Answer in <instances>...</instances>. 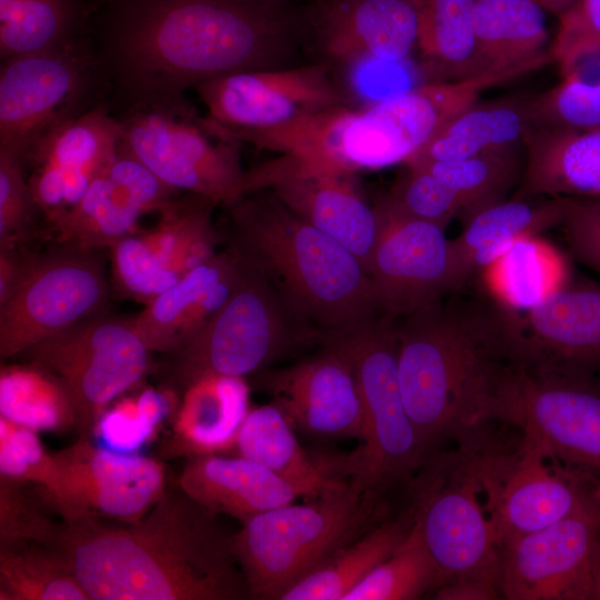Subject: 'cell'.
Masks as SVG:
<instances>
[{"mask_svg":"<svg viewBox=\"0 0 600 600\" xmlns=\"http://www.w3.org/2000/svg\"><path fill=\"white\" fill-rule=\"evenodd\" d=\"M529 101L530 98L514 96L477 100L449 120L406 163L451 161L523 146L531 126Z\"/></svg>","mask_w":600,"mask_h":600,"instance_id":"obj_32","label":"cell"},{"mask_svg":"<svg viewBox=\"0 0 600 600\" xmlns=\"http://www.w3.org/2000/svg\"><path fill=\"white\" fill-rule=\"evenodd\" d=\"M266 1H270V2H276V3H280L281 0H266Z\"/></svg>","mask_w":600,"mask_h":600,"instance_id":"obj_55","label":"cell"},{"mask_svg":"<svg viewBox=\"0 0 600 600\" xmlns=\"http://www.w3.org/2000/svg\"><path fill=\"white\" fill-rule=\"evenodd\" d=\"M170 411L167 396L152 388L118 400L101 416L94 438L109 449L136 452Z\"/></svg>","mask_w":600,"mask_h":600,"instance_id":"obj_45","label":"cell"},{"mask_svg":"<svg viewBox=\"0 0 600 600\" xmlns=\"http://www.w3.org/2000/svg\"><path fill=\"white\" fill-rule=\"evenodd\" d=\"M38 211L21 157L0 148V246L22 242Z\"/></svg>","mask_w":600,"mask_h":600,"instance_id":"obj_48","label":"cell"},{"mask_svg":"<svg viewBox=\"0 0 600 600\" xmlns=\"http://www.w3.org/2000/svg\"><path fill=\"white\" fill-rule=\"evenodd\" d=\"M216 206L193 193L177 194L152 228L109 248L117 291L147 304L216 253L224 238L212 222Z\"/></svg>","mask_w":600,"mask_h":600,"instance_id":"obj_15","label":"cell"},{"mask_svg":"<svg viewBox=\"0 0 600 600\" xmlns=\"http://www.w3.org/2000/svg\"><path fill=\"white\" fill-rule=\"evenodd\" d=\"M0 600H90L56 543L0 541Z\"/></svg>","mask_w":600,"mask_h":600,"instance_id":"obj_36","label":"cell"},{"mask_svg":"<svg viewBox=\"0 0 600 600\" xmlns=\"http://www.w3.org/2000/svg\"><path fill=\"white\" fill-rule=\"evenodd\" d=\"M0 417L36 432L74 427L71 402L61 382L30 361L1 367Z\"/></svg>","mask_w":600,"mask_h":600,"instance_id":"obj_40","label":"cell"},{"mask_svg":"<svg viewBox=\"0 0 600 600\" xmlns=\"http://www.w3.org/2000/svg\"><path fill=\"white\" fill-rule=\"evenodd\" d=\"M412 527V514L407 509L397 518L368 529L330 554L287 590L280 600H343L406 541Z\"/></svg>","mask_w":600,"mask_h":600,"instance_id":"obj_35","label":"cell"},{"mask_svg":"<svg viewBox=\"0 0 600 600\" xmlns=\"http://www.w3.org/2000/svg\"><path fill=\"white\" fill-rule=\"evenodd\" d=\"M120 144L162 182L226 208L244 196L240 141L213 132L184 99L127 108Z\"/></svg>","mask_w":600,"mask_h":600,"instance_id":"obj_10","label":"cell"},{"mask_svg":"<svg viewBox=\"0 0 600 600\" xmlns=\"http://www.w3.org/2000/svg\"><path fill=\"white\" fill-rule=\"evenodd\" d=\"M591 600H600V547L596 552L591 568Z\"/></svg>","mask_w":600,"mask_h":600,"instance_id":"obj_53","label":"cell"},{"mask_svg":"<svg viewBox=\"0 0 600 600\" xmlns=\"http://www.w3.org/2000/svg\"><path fill=\"white\" fill-rule=\"evenodd\" d=\"M381 200L404 217L443 229L461 214V204L453 190L420 164H406V170Z\"/></svg>","mask_w":600,"mask_h":600,"instance_id":"obj_46","label":"cell"},{"mask_svg":"<svg viewBox=\"0 0 600 600\" xmlns=\"http://www.w3.org/2000/svg\"><path fill=\"white\" fill-rule=\"evenodd\" d=\"M523 146L488 151L472 157L420 164L446 182L461 204L460 219L467 222L479 211L501 202L520 180L526 164Z\"/></svg>","mask_w":600,"mask_h":600,"instance_id":"obj_39","label":"cell"},{"mask_svg":"<svg viewBox=\"0 0 600 600\" xmlns=\"http://www.w3.org/2000/svg\"><path fill=\"white\" fill-rule=\"evenodd\" d=\"M351 363L363 408V438L356 451L329 466L332 474L382 499L392 487L411 480L430 456L403 402L398 377V319L380 313L353 328L322 333Z\"/></svg>","mask_w":600,"mask_h":600,"instance_id":"obj_6","label":"cell"},{"mask_svg":"<svg viewBox=\"0 0 600 600\" xmlns=\"http://www.w3.org/2000/svg\"><path fill=\"white\" fill-rule=\"evenodd\" d=\"M177 487L216 516L246 523L303 497L291 482L248 458L218 453L187 458Z\"/></svg>","mask_w":600,"mask_h":600,"instance_id":"obj_28","label":"cell"},{"mask_svg":"<svg viewBox=\"0 0 600 600\" xmlns=\"http://www.w3.org/2000/svg\"><path fill=\"white\" fill-rule=\"evenodd\" d=\"M249 393L241 377L209 374L188 384L161 454L190 458L233 448L250 410Z\"/></svg>","mask_w":600,"mask_h":600,"instance_id":"obj_31","label":"cell"},{"mask_svg":"<svg viewBox=\"0 0 600 600\" xmlns=\"http://www.w3.org/2000/svg\"><path fill=\"white\" fill-rule=\"evenodd\" d=\"M0 476L36 487L56 512L59 473L36 431L0 417Z\"/></svg>","mask_w":600,"mask_h":600,"instance_id":"obj_44","label":"cell"},{"mask_svg":"<svg viewBox=\"0 0 600 600\" xmlns=\"http://www.w3.org/2000/svg\"><path fill=\"white\" fill-rule=\"evenodd\" d=\"M227 209V249L261 271L319 334L383 313L361 261L270 191L246 194Z\"/></svg>","mask_w":600,"mask_h":600,"instance_id":"obj_4","label":"cell"},{"mask_svg":"<svg viewBox=\"0 0 600 600\" xmlns=\"http://www.w3.org/2000/svg\"><path fill=\"white\" fill-rule=\"evenodd\" d=\"M523 74L514 67L423 83L363 108L338 104L233 139L351 173L404 164L483 91Z\"/></svg>","mask_w":600,"mask_h":600,"instance_id":"obj_5","label":"cell"},{"mask_svg":"<svg viewBox=\"0 0 600 600\" xmlns=\"http://www.w3.org/2000/svg\"><path fill=\"white\" fill-rule=\"evenodd\" d=\"M600 547V496L570 516L503 544L500 591L509 600H591Z\"/></svg>","mask_w":600,"mask_h":600,"instance_id":"obj_17","label":"cell"},{"mask_svg":"<svg viewBox=\"0 0 600 600\" xmlns=\"http://www.w3.org/2000/svg\"><path fill=\"white\" fill-rule=\"evenodd\" d=\"M239 260V274L224 304L168 353L171 376L182 389L209 374L244 378L297 348L318 344L320 334L296 316L268 278Z\"/></svg>","mask_w":600,"mask_h":600,"instance_id":"obj_9","label":"cell"},{"mask_svg":"<svg viewBox=\"0 0 600 600\" xmlns=\"http://www.w3.org/2000/svg\"><path fill=\"white\" fill-rule=\"evenodd\" d=\"M514 198L600 199V126H530Z\"/></svg>","mask_w":600,"mask_h":600,"instance_id":"obj_29","label":"cell"},{"mask_svg":"<svg viewBox=\"0 0 600 600\" xmlns=\"http://www.w3.org/2000/svg\"><path fill=\"white\" fill-rule=\"evenodd\" d=\"M120 138L119 119L99 103L51 129L26 152L29 186L48 223L80 200Z\"/></svg>","mask_w":600,"mask_h":600,"instance_id":"obj_23","label":"cell"},{"mask_svg":"<svg viewBox=\"0 0 600 600\" xmlns=\"http://www.w3.org/2000/svg\"><path fill=\"white\" fill-rule=\"evenodd\" d=\"M52 454L59 473L54 509L64 520L96 517L136 523L168 487L157 460L98 446L93 439L79 437Z\"/></svg>","mask_w":600,"mask_h":600,"instance_id":"obj_16","label":"cell"},{"mask_svg":"<svg viewBox=\"0 0 600 600\" xmlns=\"http://www.w3.org/2000/svg\"><path fill=\"white\" fill-rule=\"evenodd\" d=\"M194 89L207 109L208 127L228 138L282 127L341 104L327 68L320 64L236 72Z\"/></svg>","mask_w":600,"mask_h":600,"instance_id":"obj_18","label":"cell"},{"mask_svg":"<svg viewBox=\"0 0 600 600\" xmlns=\"http://www.w3.org/2000/svg\"><path fill=\"white\" fill-rule=\"evenodd\" d=\"M262 190L340 242L368 272L379 226L374 207L357 188L354 173L280 154L246 170L244 196Z\"/></svg>","mask_w":600,"mask_h":600,"instance_id":"obj_19","label":"cell"},{"mask_svg":"<svg viewBox=\"0 0 600 600\" xmlns=\"http://www.w3.org/2000/svg\"><path fill=\"white\" fill-rule=\"evenodd\" d=\"M564 207L563 197L513 198L472 216L462 232L450 240L452 292L490 269L519 239L559 228Z\"/></svg>","mask_w":600,"mask_h":600,"instance_id":"obj_30","label":"cell"},{"mask_svg":"<svg viewBox=\"0 0 600 600\" xmlns=\"http://www.w3.org/2000/svg\"><path fill=\"white\" fill-rule=\"evenodd\" d=\"M109 283L99 251L59 244L39 254L18 290L0 304V356L36 343L102 312Z\"/></svg>","mask_w":600,"mask_h":600,"instance_id":"obj_13","label":"cell"},{"mask_svg":"<svg viewBox=\"0 0 600 600\" xmlns=\"http://www.w3.org/2000/svg\"><path fill=\"white\" fill-rule=\"evenodd\" d=\"M100 1H102V0H100Z\"/></svg>","mask_w":600,"mask_h":600,"instance_id":"obj_57","label":"cell"},{"mask_svg":"<svg viewBox=\"0 0 600 600\" xmlns=\"http://www.w3.org/2000/svg\"><path fill=\"white\" fill-rule=\"evenodd\" d=\"M20 243L0 246V304L22 284L39 256Z\"/></svg>","mask_w":600,"mask_h":600,"instance_id":"obj_51","label":"cell"},{"mask_svg":"<svg viewBox=\"0 0 600 600\" xmlns=\"http://www.w3.org/2000/svg\"><path fill=\"white\" fill-rule=\"evenodd\" d=\"M529 113L533 126H600V54L579 62L558 84L532 97Z\"/></svg>","mask_w":600,"mask_h":600,"instance_id":"obj_43","label":"cell"},{"mask_svg":"<svg viewBox=\"0 0 600 600\" xmlns=\"http://www.w3.org/2000/svg\"><path fill=\"white\" fill-rule=\"evenodd\" d=\"M477 0H414L418 43L438 71L459 80L482 73L476 60L473 8Z\"/></svg>","mask_w":600,"mask_h":600,"instance_id":"obj_38","label":"cell"},{"mask_svg":"<svg viewBox=\"0 0 600 600\" xmlns=\"http://www.w3.org/2000/svg\"><path fill=\"white\" fill-rule=\"evenodd\" d=\"M496 297L526 310L569 278L560 259L534 237L516 241L490 268Z\"/></svg>","mask_w":600,"mask_h":600,"instance_id":"obj_41","label":"cell"},{"mask_svg":"<svg viewBox=\"0 0 600 600\" xmlns=\"http://www.w3.org/2000/svg\"><path fill=\"white\" fill-rule=\"evenodd\" d=\"M488 450L482 444L432 452L410 481L413 529L434 559L442 586L484 581L500 588L501 544L489 507Z\"/></svg>","mask_w":600,"mask_h":600,"instance_id":"obj_8","label":"cell"},{"mask_svg":"<svg viewBox=\"0 0 600 600\" xmlns=\"http://www.w3.org/2000/svg\"><path fill=\"white\" fill-rule=\"evenodd\" d=\"M501 596L500 588L484 581H461L440 587L436 591L439 600H492Z\"/></svg>","mask_w":600,"mask_h":600,"instance_id":"obj_52","label":"cell"},{"mask_svg":"<svg viewBox=\"0 0 600 600\" xmlns=\"http://www.w3.org/2000/svg\"><path fill=\"white\" fill-rule=\"evenodd\" d=\"M442 584L434 559L412 527L406 541L343 600H413Z\"/></svg>","mask_w":600,"mask_h":600,"instance_id":"obj_42","label":"cell"},{"mask_svg":"<svg viewBox=\"0 0 600 600\" xmlns=\"http://www.w3.org/2000/svg\"><path fill=\"white\" fill-rule=\"evenodd\" d=\"M513 359L528 374L600 371V283L570 277L526 310L509 308Z\"/></svg>","mask_w":600,"mask_h":600,"instance_id":"obj_20","label":"cell"},{"mask_svg":"<svg viewBox=\"0 0 600 600\" xmlns=\"http://www.w3.org/2000/svg\"><path fill=\"white\" fill-rule=\"evenodd\" d=\"M398 377L429 454L444 440L487 443L497 423L521 427L523 372L496 296L463 288L398 319Z\"/></svg>","mask_w":600,"mask_h":600,"instance_id":"obj_1","label":"cell"},{"mask_svg":"<svg viewBox=\"0 0 600 600\" xmlns=\"http://www.w3.org/2000/svg\"><path fill=\"white\" fill-rule=\"evenodd\" d=\"M373 207L379 230L368 273L381 311L400 319L451 293L444 229L404 217L381 199Z\"/></svg>","mask_w":600,"mask_h":600,"instance_id":"obj_21","label":"cell"},{"mask_svg":"<svg viewBox=\"0 0 600 600\" xmlns=\"http://www.w3.org/2000/svg\"><path fill=\"white\" fill-rule=\"evenodd\" d=\"M512 454L489 450V507L501 544L550 526L600 496V481L523 432Z\"/></svg>","mask_w":600,"mask_h":600,"instance_id":"obj_14","label":"cell"},{"mask_svg":"<svg viewBox=\"0 0 600 600\" xmlns=\"http://www.w3.org/2000/svg\"><path fill=\"white\" fill-rule=\"evenodd\" d=\"M558 17L549 52L563 76L584 59L600 54V0H574Z\"/></svg>","mask_w":600,"mask_h":600,"instance_id":"obj_49","label":"cell"},{"mask_svg":"<svg viewBox=\"0 0 600 600\" xmlns=\"http://www.w3.org/2000/svg\"><path fill=\"white\" fill-rule=\"evenodd\" d=\"M559 229L572 254L600 273V199L566 198Z\"/></svg>","mask_w":600,"mask_h":600,"instance_id":"obj_50","label":"cell"},{"mask_svg":"<svg viewBox=\"0 0 600 600\" xmlns=\"http://www.w3.org/2000/svg\"><path fill=\"white\" fill-rule=\"evenodd\" d=\"M27 489L28 483L0 476V541L56 543L61 520L47 513L53 510L38 489L33 493Z\"/></svg>","mask_w":600,"mask_h":600,"instance_id":"obj_47","label":"cell"},{"mask_svg":"<svg viewBox=\"0 0 600 600\" xmlns=\"http://www.w3.org/2000/svg\"><path fill=\"white\" fill-rule=\"evenodd\" d=\"M106 1H113V0H102L101 2H106Z\"/></svg>","mask_w":600,"mask_h":600,"instance_id":"obj_56","label":"cell"},{"mask_svg":"<svg viewBox=\"0 0 600 600\" xmlns=\"http://www.w3.org/2000/svg\"><path fill=\"white\" fill-rule=\"evenodd\" d=\"M289 367L260 371L257 382L294 428L321 438H363V408L353 368L336 348Z\"/></svg>","mask_w":600,"mask_h":600,"instance_id":"obj_24","label":"cell"},{"mask_svg":"<svg viewBox=\"0 0 600 600\" xmlns=\"http://www.w3.org/2000/svg\"><path fill=\"white\" fill-rule=\"evenodd\" d=\"M102 3L93 46L103 78L127 108L179 100L206 81L271 68L289 40L290 20L266 0Z\"/></svg>","mask_w":600,"mask_h":600,"instance_id":"obj_2","label":"cell"},{"mask_svg":"<svg viewBox=\"0 0 600 600\" xmlns=\"http://www.w3.org/2000/svg\"><path fill=\"white\" fill-rule=\"evenodd\" d=\"M381 500L341 480L304 503L256 516L232 534L249 598L280 600L323 560L369 529Z\"/></svg>","mask_w":600,"mask_h":600,"instance_id":"obj_7","label":"cell"},{"mask_svg":"<svg viewBox=\"0 0 600 600\" xmlns=\"http://www.w3.org/2000/svg\"><path fill=\"white\" fill-rule=\"evenodd\" d=\"M57 547L90 600H242L232 534L177 486L136 523L61 519Z\"/></svg>","mask_w":600,"mask_h":600,"instance_id":"obj_3","label":"cell"},{"mask_svg":"<svg viewBox=\"0 0 600 600\" xmlns=\"http://www.w3.org/2000/svg\"><path fill=\"white\" fill-rule=\"evenodd\" d=\"M544 8L538 0H477L476 60L480 72L502 71L550 54Z\"/></svg>","mask_w":600,"mask_h":600,"instance_id":"obj_33","label":"cell"},{"mask_svg":"<svg viewBox=\"0 0 600 600\" xmlns=\"http://www.w3.org/2000/svg\"><path fill=\"white\" fill-rule=\"evenodd\" d=\"M81 0H0V57L34 52L87 33Z\"/></svg>","mask_w":600,"mask_h":600,"instance_id":"obj_37","label":"cell"},{"mask_svg":"<svg viewBox=\"0 0 600 600\" xmlns=\"http://www.w3.org/2000/svg\"><path fill=\"white\" fill-rule=\"evenodd\" d=\"M233 448L238 456L264 466L294 484L308 499L342 480L329 474L320 461L308 454L297 439L293 424L272 401L249 410Z\"/></svg>","mask_w":600,"mask_h":600,"instance_id":"obj_34","label":"cell"},{"mask_svg":"<svg viewBox=\"0 0 600 600\" xmlns=\"http://www.w3.org/2000/svg\"><path fill=\"white\" fill-rule=\"evenodd\" d=\"M540 4L547 10L557 16H560L567 10L574 0H538Z\"/></svg>","mask_w":600,"mask_h":600,"instance_id":"obj_54","label":"cell"},{"mask_svg":"<svg viewBox=\"0 0 600 600\" xmlns=\"http://www.w3.org/2000/svg\"><path fill=\"white\" fill-rule=\"evenodd\" d=\"M176 194L119 143L80 200L49 224L58 244L88 251L109 249L136 232L143 214L160 212Z\"/></svg>","mask_w":600,"mask_h":600,"instance_id":"obj_22","label":"cell"},{"mask_svg":"<svg viewBox=\"0 0 600 600\" xmlns=\"http://www.w3.org/2000/svg\"><path fill=\"white\" fill-rule=\"evenodd\" d=\"M101 79L93 41L87 33L2 59L0 148L22 159L51 129L96 106L86 102Z\"/></svg>","mask_w":600,"mask_h":600,"instance_id":"obj_12","label":"cell"},{"mask_svg":"<svg viewBox=\"0 0 600 600\" xmlns=\"http://www.w3.org/2000/svg\"><path fill=\"white\" fill-rule=\"evenodd\" d=\"M151 353L131 318L100 312L36 343L22 354L61 382L79 437L94 439L103 412L146 377Z\"/></svg>","mask_w":600,"mask_h":600,"instance_id":"obj_11","label":"cell"},{"mask_svg":"<svg viewBox=\"0 0 600 600\" xmlns=\"http://www.w3.org/2000/svg\"><path fill=\"white\" fill-rule=\"evenodd\" d=\"M312 23L320 47L342 63L397 62L418 43L414 0H320Z\"/></svg>","mask_w":600,"mask_h":600,"instance_id":"obj_26","label":"cell"},{"mask_svg":"<svg viewBox=\"0 0 600 600\" xmlns=\"http://www.w3.org/2000/svg\"><path fill=\"white\" fill-rule=\"evenodd\" d=\"M521 429L600 481V382L594 377L523 372Z\"/></svg>","mask_w":600,"mask_h":600,"instance_id":"obj_25","label":"cell"},{"mask_svg":"<svg viewBox=\"0 0 600 600\" xmlns=\"http://www.w3.org/2000/svg\"><path fill=\"white\" fill-rule=\"evenodd\" d=\"M240 260L228 249L193 268L131 317L151 352L169 353L194 336L229 298Z\"/></svg>","mask_w":600,"mask_h":600,"instance_id":"obj_27","label":"cell"}]
</instances>
